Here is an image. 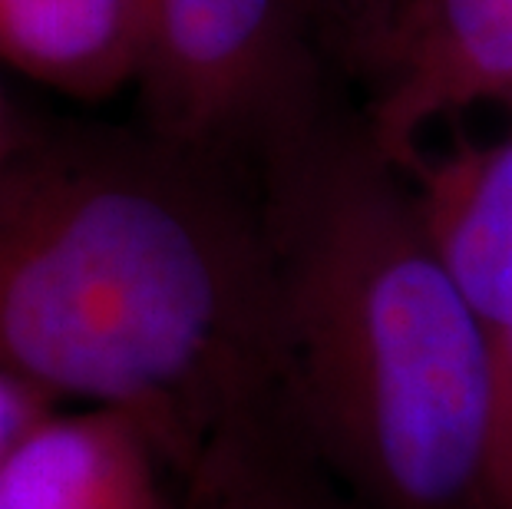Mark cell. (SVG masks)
Masks as SVG:
<instances>
[{
	"label": "cell",
	"instance_id": "obj_1",
	"mask_svg": "<svg viewBox=\"0 0 512 509\" xmlns=\"http://www.w3.org/2000/svg\"><path fill=\"white\" fill-rule=\"evenodd\" d=\"M0 361L116 407L189 476L281 404V291L248 172L136 126L30 119L0 169Z\"/></svg>",
	"mask_w": 512,
	"mask_h": 509
},
{
	"label": "cell",
	"instance_id": "obj_9",
	"mask_svg": "<svg viewBox=\"0 0 512 509\" xmlns=\"http://www.w3.org/2000/svg\"><path fill=\"white\" fill-rule=\"evenodd\" d=\"M493 351V443L483 509H512V338L489 344Z\"/></svg>",
	"mask_w": 512,
	"mask_h": 509
},
{
	"label": "cell",
	"instance_id": "obj_6",
	"mask_svg": "<svg viewBox=\"0 0 512 509\" xmlns=\"http://www.w3.org/2000/svg\"><path fill=\"white\" fill-rule=\"evenodd\" d=\"M420 225L489 344L512 338V129L420 153L403 172Z\"/></svg>",
	"mask_w": 512,
	"mask_h": 509
},
{
	"label": "cell",
	"instance_id": "obj_5",
	"mask_svg": "<svg viewBox=\"0 0 512 509\" xmlns=\"http://www.w3.org/2000/svg\"><path fill=\"white\" fill-rule=\"evenodd\" d=\"M0 509H182V476L126 410L60 407L0 467Z\"/></svg>",
	"mask_w": 512,
	"mask_h": 509
},
{
	"label": "cell",
	"instance_id": "obj_11",
	"mask_svg": "<svg viewBox=\"0 0 512 509\" xmlns=\"http://www.w3.org/2000/svg\"><path fill=\"white\" fill-rule=\"evenodd\" d=\"M27 123H30V116L17 113L14 106H10V96L4 93V86H0V169L7 166V159L14 153V146L20 143V136H24Z\"/></svg>",
	"mask_w": 512,
	"mask_h": 509
},
{
	"label": "cell",
	"instance_id": "obj_2",
	"mask_svg": "<svg viewBox=\"0 0 512 509\" xmlns=\"http://www.w3.org/2000/svg\"><path fill=\"white\" fill-rule=\"evenodd\" d=\"M281 291V410L367 509H483L493 351L364 116L258 172Z\"/></svg>",
	"mask_w": 512,
	"mask_h": 509
},
{
	"label": "cell",
	"instance_id": "obj_8",
	"mask_svg": "<svg viewBox=\"0 0 512 509\" xmlns=\"http://www.w3.org/2000/svg\"><path fill=\"white\" fill-rule=\"evenodd\" d=\"M182 509H367L314 457L281 404L215 440L182 480Z\"/></svg>",
	"mask_w": 512,
	"mask_h": 509
},
{
	"label": "cell",
	"instance_id": "obj_4",
	"mask_svg": "<svg viewBox=\"0 0 512 509\" xmlns=\"http://www.w3.org/2000/svg\"><path fill=\"white\" fill-rule=\"evenodd\" d=\"M384 67L364 123L407 172L430 123L483 100L512 103V0H403Z\"/></svg>",
	"mask_w": 512,
	"mask_h": 509
},
{
	"label": "cell",
	"instance_id": "obj_3",
	"mask_svg": "<svg viewBox=\"0 0 512 509\" xmlns=\"http://www.w3.org/2000/svg\"><path fill=\"white\" fill-rule=\"evenodd\" d=\"M139 123L258 172L331 113L298 0H146Z\"/></svg>",
	"mask_w": 512,
	"mask_h": 509
},
{
	"label": "cell",
	"instance_id": "obj_12",
	"mask_svg": "<svg viewBox=\"0 0 512 509\" xmlns=\"http://www.w3.org/2000/svg\"><path fill=\"white\" fill-rule=\"evenodd\" d=\"M318 7H334V10H351L357 4H364V0H314Z\"/></svg>",
	"mask_w": 512,
	"mask_h": 509
},
{
	"label": "cell",
	"instance_id": "obj_10",
	"mask_svg": "<svg viewBox=\"0 0 512 509\" xmlns=\"http://www.w3.org/2000/svg\"><path fill=\"white\" fill-rule=\"evenodd\" d=\"M60 407L67 404H60L50 391L0 361V467Z\"/></svg>",
	"mask_w": 512,
	"mask_h": 509
},
{
	"label": "cell",
	"instance_id": "obj_7",
	"mask_svg": "<svg viewBox=\"0 0 512 509\" xmlns=\"http://www.w3.org/2000/svg\"><path fill=\"white\" fill-rule=\"evenodd\" d=\"M143 50L146 0H0V63L70 100L136 86Z\"/></svg>",
	"mask_w": 512,
	"mask_h": 509
}]
</instances>
